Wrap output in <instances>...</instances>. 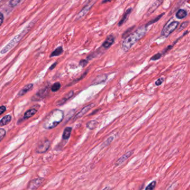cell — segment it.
Returning a JSON list of instances; mask_svg holds the SVG:
<instances>
[{
	"label": "cell",
	"mask_w": 190,
	"mask_h": 190,
	"mask_svg": "<svg viewBox=\"0 0 190 190\" xmlns=\"http://www.w3.org/2000/svg\"><path fill=\"white\" fill-rule=\"evenodd\" d=\"M147 29V27L145 25L143 26L126 37L122 44V48L123 51H128L139 40L142 39L146 33Z\"/></svg>",
	"instance_id": "cell-1"
},
{
	"label": "cell",
	"mask_w": 190,
	"mask_h": 190,
	"mask_svg": "<svg viewBox=\"0 0 190 190\" xmlns=\"http://www.w3.org/2000/svg\"><path fill=\"white\" fill-rule=\"evenodd\" d=\"M64 118V113L60 110L52 111L44 121L43 126L47 130L52 129L57 126L62 121Z\"/></svg>",
	"instance_id": "cell-2"
},
{
	"label": "cell",
	"mask_w": 190,
	"mask_h": 190,
	"mask_svg": "<svg viewBox=\"0 0 190 190\" xmlns=\"http://www.w3.org/2000/svg\"><path fill=\"white\" fill-rule=\"evenodd\" d=\"M178 24L179 23L177 21H174L171 22L170 24H167L163 28L162 31L161 32V35L165 37H167L168 36H170L171 34L177 28Z\"/></svg>",
	"instance_id": "cell-3"
},
{
	"label": "cell",
	"mask_w": 190,
	"mask_h": 190,
	"mask_svg": "<svg viewBox=\"0 0 190 190\" xmlns=\"http://www.w3.org/2000/svg\"><path fill=\"white\" fill-rule=\"evenodd\" d=\"M44 181V178H41V177L33 179L28 183V188L31 190H37L43 184Z\"/></svg>",
	"instance_id": "cell-4"
},
{
	"label": "cell",
	"mask_w": 190,
	"mask_h": 190,
	"mask_svg": "<svg viewBox=\"0 0 190 190\" xmlns=\"http://www.w3.org/2000/svg\"><path fill=\"white\" fill-rule=\"evenodd\" d=\"M50 141L48 140H45L39 143L36 148V152L38 154H43L46 152L50 147Z\"/></svg>",
	"instance_id": "cell-5"
},
{
	"label": "cell",
	"mask_w": 190,
	"mask_h": 190,
	"mask_svg": "<svg viewBox=\"0 0 190 190\" xmlns=\"http://www.w3.org/2000/svg\"><path fill=\"white\" fill-rule=\"evenodd\" d=\"M21 35H20L19 36H16L15 38H14L5 48H3V50L1 51V53L2 54H4V53H5L6 52H7L8 51H9L10 49H11L15 45H16L19 42V41L21 39L22 36H21Z\"/></svg>",
	"instance_id": "cell-6"
},
{
	"label": "cell",
	"mask_w": 190,
	"mask_h": 190,
	"mask_svg": "<svg viewBox=\"0 0 190 190\" xmlns=\"http://www.w3.org/2000/svg\"><path fill=\"white\" fill-rule=\"evenodd\" d=\"M94 106H95V105L94 103H91V104H89L87 106L83 107L76 115H75V117L74 119V121L82 117L87 112H88L89 110H91L93 107H94Z\"/></svg>",
	"instance_id": "cell-7"
},
{
	"label": "cell",
	"mask_w": 190,
	"mask_h": 190,
	"mask_svg": "<svg viewBox=\"0 0 190 190\" xmlns=\"http://www.w3.org/2000/svg\"><path fill=\"white\" fill-rule=\"evenodd\" d=\"M163 1H164V0H156L155 2L151 5V6L148 9L147 15L148 16V15H150V14H152L153 12L157 9L159 6H161V4H162Z\"/></svg>",
	"instance_id": "cell-8"
},
{
	"label": "cell",
	"mask_w": 190,
	"mask_h": 190,
	"mask_svg": "<svg viewBox=\"0 0 190 190\" xmlns=\"http://www.w3.org/2000/svg\"><path fill=\"white\" fill-rule=\"evenodd\" d=\"M133 153V152L132 151H128L126 154L123 155L122 157H120V158L116 161L115 163V165L116 166H119L120 165H122L124 161H126L128 158H129L132 155Z\"/></svg>",
	"instance_id": "cell-9"
},
{
	"label": "cell",
	"mask_w": 190,
	"mask_h": 190,
	"mask_svg": "<svg viewBox=\"0 0 190 190\" xmlns=\"http://www.w3.org/2000/svg\"><path fill=\"white\" fill-rule=\"evenodd\" d=\"M114 42V36L113 35H109L107 37L106 40H105V41L103 42L102 46L105 49H108L113 44Z\"/></svg>",
	"instance_id": "cell-10"
},
{
	"label": "cell",
	"mask_w": 190,
	"mask_h": 190,
	"mask_svg": "<svg viewBox=\"0 0 190 190\" xmlns=\"http://www.w3.org/2000/svg\"><path fill=\"white\" fill-rule=\"evenodd\" d=\"M47 90L46 89H44V90H40L37 94H36L32 98V100L33 101H38V100H40L44 98L45 97V96L47 95Z\"/></svg>",
	"instance_id": "cell-11"
},
{
	"label": "cell",
	"mask_w": 190,
	"mask_h": 190,
	"mask_svg": "<svg viewBox=\"0 0 190 190\" xmlns=\"http://www.w3.org/2000/svg\"><path fill=\"white\" fill-rule=\"evenodd\" d=\"M91 6H92V5H90L89 4H88L84 7L82 10H81V11L78 13V15H77V17H76V19H80V18H82V17H83V16H85L87 13L88 12H89V11L90 10V9L91 7Z\"/></svg>",
	"instance_id": "cell-12"
},
{
	"label": "cell",
	"mask_w": 190,
	"mask_h": 190,
	"mask_svg": "<svg viewBox=\"0 0 190 190\" xmlns=\"http://www.w3.org/2000/svg\"><path fill=\"white\" fill-rule=\"evenodd\" d=\"M107 75H102L99 76L94 79L93 85H98L100 83H103L107 80Z\"/></svg>",
	"instance_id": "cell-13"
},
{
	"label": "cell",
	"mask_w": 190,
	"mask_h": 190,
	"mask_svg": "<svg viewBox=\"0 0 190 190\" xmlns=\"http://www.w3.org/2000/svg\"><path fill=\"white\" fill-rule=\"evenodd\" d=\"M132 10V8H129V9L127 10V11H126V12L124 13L122 20L120 21V22H119V24H118V26H121L123 24L125 23V22H126V21H127V19H128V17L129 16Z\"/></svg>",
	"instance_id": "cell-14"
},
{
	"label": "cell",
	"mask_w": 190,
	"mask_h": 190,
	"mask_svg": "<svg viewBox=\"0 0 190 190\" xmlns=\"http://www.w3.org/2000/svg\"><path fill=\"white\" fill-rule=\"evenodd\" d=\"M33 88V85L32 84H28V85L25 86L24 87V88H22L21 91L19 92V93L18 94V95L19 96H24L28 92L31 90V89H32Z\"/></svg>",
	"instance_id": "cell-15"
},
{
	"label": "cell",
	"mask_w": 190,
	"mask_h": 190,
	"mask_svg": "<svg viewBox=\"0 0 190 190\" xmlns=\"http://www.w3.org/2000/svg\"><path fill=\"white\" fill-rule=\"evenodd\" d=\"M11 121V116L10 115H6L0 121V126H3L7 125Z\"/></svg>",
	"instance_id": "cell-16"
},
{
	"label": "cell",
	"mask_w": 190,
	"mask_h": 190,
	"mask_svg": "<svg viewBox=\"0 0 190 190\" xmlns=\"http://www.w3.org/2000/svg\"><path fill=\"white\" fill-rule=\"evenodd\" d=\"M187 16V11L186 10H183V9L179 10L176 14V17L178 19H183L185 18Z\"/></svg>",
	"instance_id": "cell-17"
},
{
	"label": "cell",
	"mask_w": 190,
	"mask_h": 190,
	"mask_svg": "<svg viewBox=\"0 0 190 190\" xmlns=\"http://www.w3.org/2000/svg\"><path fill=\"white\" fill-rule=\"evenodd\" d=\"M71 131H72V128L70 127H67L64 131L63 134V139L64 140H68L69 139L70 135H71Z\"/></svg>",
	"instance_id": "cell-18"
},
{
	"label": "cell",
	"mask_w": 190,
	"mask_h": 190,
	"mask_svg": "<svg viewBox=\"0 0 190 190\" xmlns=\"http://www.w3.org/2000/svg\"><path fill=\"white\" fill-rule=\"evenodd\" d=\"M73 94H74V92H73V91H71V92H70L68 94V95H67L64 99H61V100L59 102H58V105H63L64 103H65V102H66L68 99L71 98V97L73 96Z\"/></svg>",
	"instance_id": "cell-19"
},
{
	"label": "cell",
	"mask_w": 190,
	"mask_h": 190,
	"mask_svg": "<svg viewBox=\"0 0 190 190\" xmlns=\"http://www.w3.org/2000/svg\"><path fill=\"white\" fill-rule=\"evenodd\" d=\"M97 125H98V122L96 121L92 120V121H90L87 123V127L89 130H92L96 128Z\"/></svg>",
	"instance_id": "cell-20"
},
{
	"label": "cell",
	"mask_w": 190,
	"mask_h": 190,
	"mask_svg": "<svg viewBox=\"0 0 190 190\" xmlns=\"http://www.w3.org/2000/svg\"><path fill=\"white\" fill-rule=\"evenodd\" d=\"M36 112H37V110L36 109H31V110H28L25 114L24 119H29L30 117H31L35 115L36 113Z\"/></svg>",
	"instance_id": "cell-21"
},
{
	"label": "cell",
	"mask_w": 190,
	"mask_h": 190,
	"mask_svg": "<svg viewBox=\"0 0 190 190\" xmlns=\"http://www.w3.org/2000/svg\"><path fill=\"white\" fill-rule=\"evenodd\" d=\"M63 49L62 47H59V48H57L52 53L50 57L58 56L60 55L63 53Z\"/></svg>",
	"instance_id": "cell-22"
},
{
	"label": "cell",
	"mask_w": 190,
	"mask_h": 190,
	"mask_svg": "<svg viewBox=\"0 0 190 190\" xmlns=\"http://www.w3.org/2000/svg\"><path fill=\"white\" fill-rule=\"evenodd\" d=\"M165 15V13L161 14L160 15H159V16H157V17H156V18L154 19H153V20L150 21L148 23H147L145 26H146L147 27L148 26H149L150 25V24H153L154 23L157 22V21H159V19H161V18L163 16V15Z\"/></svg>",
	"instance_id": "cell-23"
},
{
	"label": "cell",
	"mask_w": 190,
	"mask_h": 190,
	"mask_svg": "<svg viewBox=\"0 0 190 190\" xmlns=\"http://www.w3.org/2000/svg\"><path fill=\"white\" fill-rule=\"evenodd\" d=\"M156 183H157L156 181H153L152 182H150V184L148 185L145 190H154L156 186Z\"/></svg>",
	"instance_id": "cell-24"
},
{
	"label": "cell",
	"mask_w": 190,
	"mask_h": 190,
	"mask_svg": "<svg viewBox=\"0 0 190 190\" xmlns=\"http://www.w3.org/2000/svg\"><path fill=\"white\" fill-rule=\"evenodd\" d=\"M60 87H61V85L59 82H56V83H54L52 86V92H56L59 90Z\"/></svg>",
	"instance_id": "cell-25"
},
{
	"label": "cell",
	"mask_w": 190,
	"mask_h": 190,
	"mask_svg": "<svg viewBox=\"0 0 190 190\" xmlns=\"http://www.w3.org/2000/svg\"><path fill=\"white\" fill-rule=\"evenodd\" d=\"M22 0H11L10 4L11 7H15L20 3Z\"/></svg>",
	"instance_id": "cell-26"
},
{
	"label": "cell",
	"mask_w": 190,
	"mask_h": 190,
	"mask_svg": "<svg viewBox=\"0 0 190 190\" xmlns=\"http://www.w3.org/2000/svg\"><path fill=\"white\" fill-rule=\"evenodd\" d=\"M162 56V53H158L157 54H156L153 56H152L150 59L151 61H156V60H158Z\"/></svg>",
	"instance_id": "cell-27"
},
{
	"label": "cell",
	"mask_w": 190,
	"mask_h": 190,
	"mask_svg": "<svg viewBox=\"0 0 190 190\" xmlns=\"http://www.w3.org/2000/svg\"><path fill=\"white\" fill-rule=\"evenodd\" d=\"M6 135V131L3 128H0V142L4 138Z\"/></svg>",
	"instance_id": "cell-28"
},
{
	"label": "cell",
	"mask_w": 190,
	"mask_h": 190,
	"mask_svg": "<svg viewBox=\"0 0 190 190\" xmlns=\"http://www.w3.org/2000/svg\"><path fill=\"white\" fill-rule=\"evenodd\" d=\"M88 63V61L87 59H82L80 61L79 65L81 66L82 67L84 68L85 66H87Z\"/></svg>",
	"instance_id": "cell-29"
},
{
	"label": "cell",
	"mask_w": 190,
	"mask_h": 190,
	"mask_svg": "<svg viewBox=\"0 0 190 190\" xmlns=\"http://www.w3.org/2000/svg\"><path fill=\"white\" fill-rule=\"evenodd\" d=\"M164 80H165V79H164L163 77L159 78V79H157V80L156 81V83H155L156 85V86H159V85H162V83L163 82Z\"/></svg>",
	"instance_id": "cell-30"
},
{
	"label": "cell",
	"mask_w": 190,
	"mask_h": 190,
	"mask_svg": "<svg viewBox=\"0 0 190 190\" xmlns=\"http://www.w3.org/2000/svg\"><path fill=\"white\" fill-rule=\"evenodd\" d=\"M113 137H110L109 139H107V140H106V141L104 143V144H105V146H107L108 145H109L110 143H111L112 141H113Z\"/></svg>",
	"instance_id": "cell-31"
},
{
	"label": "cell",
	"mask_w": 190,
	"mask_h": 190,
	"mask_svg": "<svg viewBox=\"0 0 190 190\" xmlns=\"http://www.w3.org/2000/svg\"><path fill=\"white\" fill-rule=\"evenodd\" d=\"M133 28H134V27L130 28L128 30H127V31L124 32V33L123 34V36H122V37H123V38H126V37H127V36H129V32L131 31V30H133Z\"/></svg>",
	"instance_id": "cell-32"
},
{
	"label": "cell",
	"mask_w": 190,
	"mask_h": 190,
	"mask_svg": "<svg viewBox=\"0 0 190 190\" xmlns=\"http://www.w3.org/2000/svg\"><path fill=\"white\" fill-rule=\"evenodd\" d=\"M188 24H189V22H187V21L185 22L182 23V24H181V27H180V29H179V31L182 30L183 29H184L185 28H186Z\"/></svg>",
	"instance_id": "cell-33"
},
{
	"label": "cell",
	"mask_w": 190,
	"mask_h": 190,
	"mask_svg": "<svg viewBox=\"0 0 190 190\" xmlns=\"http://www.w3.org/2000/svg\"><path fill=\"white\" fill-rule=\"evenodd\" d=\"M6 107L4 106H1L0 107V115L2 114L4 111H6Z\"/></svg>",
	"instance_id": "cell-34"
},
{
	"label": "cell",
	"mask_w": 190,
	"mask_h": 190,
	"mask_svg": "<svg viewBox=\"0 0 190 190\" xmlns=\"http://www.w3.org/2000/svg\"><path fill=\"white\" fill-rule=\"evenodd\" d=\"M3 20H4V16L1 13H0V26L2 24Z\"/></svg>",
	"instance_id": "cell-35"
},
{
	"label": "cell",
	"mask_w": 190,
	"mask_h": 190,
	"mask_svg": "<svg viewBox=\"0 0 190 190\" xmlns=\"http://www.w3.org/2000/svg\"><path fill=\"white\" fill-rule=\"evenodd\" d=\"M56 65H57V62H55V63H54V64L52 65V66L50 67V70H52L53 68H55Z\"/></svg>",
	"instance_id": "cell-36"
},
{
	"label": "cell",
	"mask_w": 190,
	"mask_h": 190,
	"mask_svg": "<svg viewBox=\"0 0 190 190\" xmlns=\"http://www.w3.org/2000/svg\"><path fill=\"white\" fill-rule=\"evenodd\" d=\"M103 190H111V187H106Z\"/></svg>",
	"instance_id": "cell-37"
},
{
	"label": "cell",
	"mask_w": 190,
	"mask_h": 190,
	"mask_svg": "<svg viewBox=\"0 0 190 190\" xmlns=\"http://www.w3.org/2000/svg\"><path fill=\"white\" fill-rule=\"evenodd\" d=\"M111 0H104L103 1V2H102V4H104V3H106L107 2H110Z\"/></svg>",
	"instance_id": "cell-38"
}]
</instances>
